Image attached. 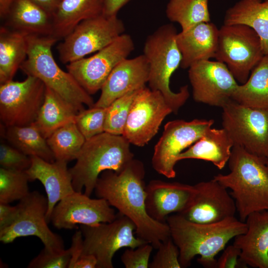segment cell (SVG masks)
Instances as JSON below:
<instances>
[{
  "label": "cell",
  "mask_w": 268,
  "mask_h": 268,
  "mask_svg": "<svg viewBox=\"0 0 268 268\" xmlns=\"http://www.w3.org/2000/svg\"><path fill=\"white\" fill-rule=\"evenodd\" d=\"M0 85V119L4 126H25L34 123L43 103L46 85L38 78L27 75Z\"/></svg>",
  "instance_id": "cell-11"
},
{
  "label": "cell",
  "mask_w": 268,
  "mask_h": 268,
  "mask_svg": "<svg viewBox=\"0 0 268 268\" xmlns=\"http://www.w3.org/2000/svg\"><path fill=\"white\" fill-rule=\"evenodd\" d=\"M149 65L144 55L125 59L111 71L93 106L106 108L114 100L131 91L139 90L148 83Z\"/></svg>",
  "instance_id": "cell-19"
},
{
  "label": "cell",
  "mask_w": 268,
  "mask_h": 268,
  "mask_svg": "<svg viewBox=\"0 0 268 268\" xmlns=\"http://www.w3.org/2000/svg\"><path fill=\"white\" fill-rule=\"evenodd\" d=\"M214 123L213 120H176L167 123L155 145L151 163L159 174L168 178L176 176L175 167L179 155L200 139Z\"/></svg>",
  "instance_id": "cell-13"
},
{
  "label": "cell",
  "mask_w": 268,
  "mask_h": 268,
  "mask_svg": "<svg viewBox=\"0 0 268 268\" xmlns=\"http://www.w3.org/2000/svg\"><path fill=\"white\" fill-rule=\"evenodd\" d=\"M134 159L130 142L122 135L102 133L85 140L69 169L74 190L90 197L104 171H123Z\"/></svg>",
  "instance_id": "cell-4"
},
{
  "label": "cell",
  "mask_w": 268,
  "mask_h": 268,
  "mask_svg": "<svg viewBox=\"0 0 268 268\" xmlns=\"http://www.w3.org/2000/svg\"><path fill=\"white\" fill-rule=\"evenodd\" d=\"M135 229L134 223L119 212L110 222L95 226L80 225L83 237L81 255L94 256L96 268H113V258L120 249L136 248L148 243L134 235Z\"/></svg>",
  "instance_id": "cell-8"
},
{
  "label": "cell",
  "mask_w": 268,
  "mask_h": 268,
  "mask_svg": "<svg viewBox=\"0 0 268 268\" xmlns=\"http://www.w3.org/2000/svg\"><path fill=\"white\" fill-rule=\"evenodd\" d=\"M51 15L57 9L61 0H31Z\"/></svg>",
  "instance_id": "cell-45"
},
{
  "label": "cell",
  "mask_w": 268,
  "mask_h": 268,
  "mask_svg": "<svg viewBox=\"0 0 268 268\" xmlns=\"http://www.w3.org/2000/svg\"><path fill=\"white\" fill-rule=\"evenodd\" d=\"M149 265L150 268H180L179 250L170 237L163 241Z\"/></svg>",
  "instance_id": "cell-38"
},
{
  "label": "cell",
  "mask_w": 268,
  "mask_h": 268,
  "mask_svg": "<svg viewBox=\"0 0 268 268\" xmlns=\"http://www.w3.org/2000/svg\"><path fill=\"white\" fill-rule=\"evenodd\" d=\"M25 171L0 168V203L20 201L30 192Z\"/></svg>",
  "instance_id": "cell-34"
},
{
  "label": "cell",
  "mask_w": 268,
  "mask_h": 268,
  "mask_svg": "<svg viewBox=\"0 0 268 268\" xmlns=\"http://www.w3.org/2000/svg\"><path fill=\"white\" fill-rule=\"evenodd\" d=\"M209 0H170L166 8L168 19L186 31L203 22L211 21Z\"/></svg>",
  "instance_id": "cell-32"
},
{
  "label": "cell",
  "mask_w": 268,
  "mask_h": 268,
  "mask_svg": "<svg viewBox=\"0 0 268 268\" xmlns=\"http://www.w3.org/2000/svg\"><path fill=\"white\" fill-rule=\"evenodd\" d=\"M17 213V207L8 203H0V231L10 226L15 220Z\"/></svg>",
  "instance_id": "cell-42"
},
{
  "label": "cell",
  "mask_w": 268,
  "mask_h": 268,
  "mask_svg": "<svg viewBox=\"0 0 268 268\" xmlns=\"http://www.w3.org/2000/svg\"><path fill=\"white\" fill-rule=\"evenodd\" d=\"M125 25L117 15L103 14L82 21L58 47L59 59L67 64L97 52L124 33Z\"/></svg>",
  "instance_id": "cell-9"
},
{
  "label": "cell",
  "mask_w": 268,
  "mask_h": 268,
  "mask_svg": "<svg viewBox=\"0 0 268 268\" xmlns=\"http://www.w3.org/2000/svg\"><path fill=\"white\" fill-rule=\"evenodd\" d=\"M46 140L55 159L67 162L76 160L86 140L75 122L58 129Z\"/></svg>",
  "instance_id": "cell-33"
},
{
  "label": "cell",
  "mask_w": 268,
  "mask_h": 268,
  "mask_svg": "<svg viewBox=\"0 0 268 268\" xmlns=\"http://www.w3.org/2000/svg\"><path fill=\"white\" fill-rule=\"evenodd\" d=\"M173 113L158 91L145 86L137 91L123 136L137 146H143L158 133L165 117Z\"/></svg>",
  "instance_id": "cell-15"
},
{
  "label": "cell",
  "mask_w": 268,
  "mask_h": 268,
  "mask_svg": "<svg viewBox=\"0 0 268 268\" xmlns=\"http://www.w3.org/2000/svg\"><path fill=\"white\" fill-rule=\"evenodd\" d=\"M104 0H61L53 14V36L63 39L83 20L102 14Z\"/></svg>",
  "instance_id": "cell-26"
},
{
  "label": "cell",
  "mask_w": 268,
  "mask_h": 268,
  "mask_svg": "<svg viewBox=\"0 0 268 268\" xmlns=\"http://www.w3.org/2000/svg\"><path fill=\"white\" fill-rule=\"evenodd\" d=\"M266 165H267V169H268V158L267 159Z\"/></svg>",
  "instance_id": "cell-47"
},
{
  "label": "cell",
  "mask_w": 268,
  "mask_h": 268,
  "mask_svg": "<svg viewBox=\"0 0 268 268\" xmlns=\"http://www.w3.org/2000/svg\"><path fill=\"white\" fill-rule=\"evenodd\" d=\"M232 99L247 107L268 109V55L253 69L246 82L238 84Z\"/></svg>",
  "instance_id": "cell-30"
},
{
  "label": "cell",
  "mask_w": 268,
  "mask_h": 268,
  "mask_svg": "<svg viewBox=\"0 0 268 268\" xmlns=\"http://www.w3.org/2000/svg\"><path fill=\"white\" fill-rule=\"evenodd\" d=\"M107 107L93 106L79 112L75 123L85 139L105 132Z\"/></svg>",
  "instance_id": "cell-36"
},
{
  "label": "cell",
  "mask_w": 268,
  "mask_h": 268,
  "mask_svg": "<svg viewBox=\"0 0 268 268\" xmlns=\"http://www.w3.org/2000/svg\"><path fill=\"white\" fill-rule=\"evenodd\" d=\"M145 205L153 219L166 222L167 217L187 206L195 191L194 185L152 180L146 185Z\"/></svg>",
  "instance_id": "cell-20"
},
{
  "label": "cell",
  "mask_w": 268,
  "mask_h": 268,
  "mask_svg": "<svg viewBox=\"0 0 268 268\" xmlns=\"http://www.w3.org/2000/svg\"><path fill=\"white\" fill-rule=\"evenodd\" d=\"M1 131L2 136L9 144L25 154L37 156L50 162L56 160L46 139L33 124L7 127L2 125Z\"/></svg>",
  "instance_id": "cell-31"
},
{
  "label": "cell",
  "mask_w": 268,
  "mask_h": 268,
  "mask_svg": "<svg viewBox=\"0 0 268 268\" xmlns=\"http://www.w3.org/2000/svg\"><path fill=\"white\" fill-rule=\"evenodd\" d=\"M195 191L180 215L198 223H213L235 216V202L227 189L213 179L194 185Z\"/></svg>",
  "instance_id": "cell-18"
},
{
  "label": "cell",
  "mask_w": 268,
  "mask_h": 268,
  "mask_svg": "<svg viewBox=\"0 0 268 268\" xmlns=\"http://www.w3.org/2000/svg\"><path fill=\"white\" fill-rule=\"evenodd\" d=\"M77 113L68 102L46 86L43 103L36 121L32 124L47 139L58 129L75 122Z\"/></svg>",
  "instance_id": "cell-28"
},
{
  "label": "cell",
  "mask_w": 268,
  "mask_h": 268,
  "mask_svg": "<svg viewBox=\"0 0 268 268\" xmlns=\"http://www.w3.org/2000/svg\"><path fill=\"white\" fill-rule=\"evenodd\" d=\"M26 35L5 25L0 28V84L12 80L27 56Z\"/></svg>",
  "instance_id": "cell-29"
},
{
  "label": "cell",
  "mask_w": 268,
  "mask_h": 268,
  "mask_svg": "<svg viewBox=\"0 0 268 268\" xmlns=\"http://www.w3.org/2000/svg\"><path fill=\"white\" fill-rule=\"evenodd\" d=\"M245 268L248 266L241 258V250L233 244L225 248L217 260L216 268Z\"/></svg>",
  "instance_id": "cell-41"
},
{
  "label": "cell",
  "mask_w": 268,
  "mask_h": 268,
  "mask_svg": "<svg viewBox=\"0 0 268 268\" xmlns=\"http://www.w3.org/2000/svg\"><path fill=\"white\" fill-rule=\"evenodd\" d=\"M134 49L132 37L123 33L93 56L68 63L66 68L88 94H94L101 90L115 67Z\"/></svg>",
  "instance_id": "cell-14"
},
{
  "label": "cell",
  "mask_w": 268,
  "mask_h": 268,
  "mask_svg": "<svg viewBox=\"0 0 268 268\" xmlns=\"http://www.w3.org/2000/svg\"><path fill=\"white\" fill-rule=\"evenodd\" d=\"M138 91L127 93L107 107L105 132L123 135L132 104Z\"/></svg>",
  "instance_id": "cell-35"
},
{
  "label": "cell",
  "mask_w": 268,
  "mask_h": 268,
  "mask_svg": "<svg viewBox=\"0 0 268 268\" xmlns=\"http://www.w3.org/2000/svg\"><path fill=\"white\" fill-rule=\"evenodd\" d=\"M188 76L195 101L221 108L239 84L226 65L217 61L195 63L188 68Z\"/></svg>",
  "instance_id": "cell-16"
},
{
  "label": "cell",
  "mask_w": 268,
  "mask_h": 268,
  "mask_svg": "<svg viewBox=\"0 0 268 268\" xmlns=\"http://www.w3.org/2000/svg\"><path fill=\"white\" fill-rule=\"evenodd\" d=\"M153 248L149 243L136 248H128L121 256L122 263L126 268H149V260Z\"/></svg>",
  "instance_id": "cell-40"
},
{
  "label": "cell",
  "mask_w": 268,
  "mask_h": 268,
  "mask_svg": "<svg viewBox=\"0 0 268 268\" xmlns=\"http://www.w3.org/2000/svg\"><path fill=\"white\" fill-rule=\"evenodd\" d=\"M170 236L180 252L182 268L191 265L197 255V262L206 268H216L215 256L223 250L232 238L245 233V222L235 216L213 223H198L189 221L178 213L166 219Z\"/></svg>",
  "instance_id": "cell-2"
},
{
  "label": "cell",
  "mask_w": 268,
  "mask_h": 268,
  "mask_svg": "<svg viewBox=\"0 0 268 268\" xmlns=\"http://www.w3.org/2000/svg\"><path fill=\"white\" fill-rule=\"evenodd\" d=\"M14 0H0V16L5 18Z\"/></svg>",
  "instance_id": "cell-46"
},
{
  "label": "cell",
  "mask_w": 268,
  "mask_h": 268,
  "mask_svg": "<svg viewBox=\"0 0 268 268\" xmlns=\"http://www.w3.org/2000/svg\"><path fill=\"white\" fill-rule=\"evenodd\" d=\"M30 158V166L25 172L30 181L39 180L45 188L48 200L46 219L49 223L56 205L75 192L72 176L66 161L56 160L50 162L37 156Z\"/></svg>",
  "instance_id": "cell-21"
},
{
  "label": "cell",
  "mask_w": 268,
  "mask_h": 268,
  "mask_svg": "<svg viewBox=\"0 0 268 268\" xmlns=\"http://www.w3.org/2000/svg\"><path fill=\"white\" fill-rule=\"evenodd\" d=\"M267 159L234 144L228 161L230 172L213 179L227 189L235 201L240 220L245 222L255 211L268 210V170Z\"/></svg>",
  "instance_id": "cell-3"
},
{
  "label": "cell",
  "mask_w": 268,
  "mask_h": 268,
  "mask_svg": "<svg viewBox=\"0 0 268 268\" xmlns=\"http://www.w3.org/2000/svg\"><path fill=\"white\" fill-rule=\"evenodd\" d=\"M97 260L90 255H82L70 268H96Z\"/></svg>",
  "instance_id": "cell-44"
},
{
  "label": "cell",
  "mask_w": 268,
  "mask_h": 268,
  "mask_svg": "<svg viewBox=\"0 0 268 268\" xmlns=\"http://www.w3.org/2000/svg\"><path fill=\"white\" fill-rule=\"evenodd\" d=\"M31 158L10 144L1 141L0 144V167L25 171L30 166Z\"/></svg>",
  "instance_id": "cell-39"
},
{
  "label": "cell",
  "mask_w": 268,
  "mask_h": 268,
  "mask_svg": "<svg viewBox=\"0 0 268 268\" xmlns=\"http://www.w3.org/2000/svg\"><path fill=\"white\" fill-rule=\"evenodd\" d=\"M17 213L13 223L0 231V241L13 242L21 237L33 236L39 238L44 248L52 251L65 249L62 238L48 226L46 214L48 200L38 191L30 192L16 205Z\"/></svg>",
  "instance_id": "cell-12"
},
{
  "label": "cell",
  "mask_w": 268,
  "mask_h": 268,
  "mask_svg": "<svg viewBox=\"0 0 268 268\" xmlns=\"http://www.w3.org/2000/svg\"><path fill=\"white\" fill-rule=\"evenodd\" d=\"M234 141L224 128H209L204 134L186 150L181 153L178 161L196 159L211 162L222 169L230 157Z\"/></svg>",
  "instance_id": "cell-25"
},
{
  "label": "cell",
  "mask_w": 268,
  "mask_h": 268,
  "mask_svg": "<svg viewBox=\"0 0 268 268\" xmlns=\"http://www.w3.org/2000/svg\"><path fill=\"white\" fill-rule=\"evenodd\" d=\"M27 56L20 68L27 75L40 79L78 113L84 106H93L91 96L67 71L62 70L56 63L52 52L58 41L53 35H26Z\"/></svg>",
  "instance_id": "cell-5"
},
{
  "label": "cell",
  "mask_w": 268,
  "mask_h": 268,
  "mask_svg": "<svg viewBox=\"0 0 268 268\" xmlns=\"http://www.w3.org/2000/svg\"><path fill=\"white\" fill-rule=\"evenodd\" d=\"M219 29L213 23L203 22L176 35V43L182 56L180 67L189 68L196 63L215 58Z\"/></svg>",
  "instance_id": "cell-23"
},
{
  "label": "cell",
  "mask_w": 268,
  "mask_h": 268,
  "mask_svg": "<svg viewBox=\"0 0 268 268\" xmlns=\"http://www.w3.org/2000/svg\"><path fill=\"white\" fill-rule=\"evenodd\" d=\"M177 33L172 24L160 26L147 36L143 50V55L149 65V88L161 93L175 114L184 105L190 95L187 85L182 86L176 92L170 88L171 76L180 67L182 60L176 43Z\"/></svg>",
  "instance_id": "cell-6"
},
{
  "label": "cell",
  "mask_w": 268,
  "mask_h": 268,
  "mask_svg": "<svg viewBox=\"0 0 268 268\" xmlns=\"http://www.w3.org/2000/svg\"><path fill=\"white\" fill-rule=\"evenodd\" d=\"M243 24L259 36L265 55H268V0H240L226 11L224 24Z\"/></svg>",
  "instance_id": "cell-27"
},
{
  "label": "cell",
  "mask_w": 268,
  "mask_h": 268,
  "mask_svg": "<svg viewBox=\"0 0 268 268\" xmlns=\"http://www.w3.org/2000/svg\"><path fill=\"white\" fill-rule=\"evenodd\" d=\"M72 251L70 247L60 251H52L44 248L29 263V268H68Z\"/></svg>",
  "instance_id": "cell-37"
},
{
  "label": "cell",
  "mask_w": 268,
  "mask_h": 268,
  "mask_svg": "<svg viewBox=\"0 0 268 268\" xmlns=\"http://www.w3.org/2000/svg\"><path fill=\"white\" fill-rule=\"evenodd\" d=\"M5 26L25 35H53V16L31 0H14Z\"/></svg>",
  "instance_id": "cell-24"
},
{
  "label": "cell",
  "mask_w": 268,
  "mask_h": 268,
  "mask_svg": "<svg viewBox=\"0 0 268 268\" xmlns=\"http://www.w3.org/2000/svg\"><path fill=\"white\" fill-rule=\"evenodd\" d=\"M264 56L261 39L250 26L223 24L219 29L215 59L226 65L238 82H246Z\"/></svg>",
  "instance_id": "cell-7"
},
{
  "label": "cell",
  "mask_w": 268,
  "mask_h": 268,
  "mask_svg": "<svg viewBox=\"0 0 268 268\" xmlns=\"http://www.w3.org/2000/svg\"><path fill=\"white\" fill-rule=\"evenodd\" d=\"M245 222L246 231L236 236L233 244L247 266L268 268V210L252 212Z\"/></svg>",
  "instance_id": "cell-22"
},
{
  "label": "cell",
  "mask_w": 268,
  "mask_h": 268,
  "mask_svg": "<svg viewBox=\"0 0 268 268\" xmlns=\"http://www.w3.org/2000/svg\"><path fill=\"white\" fill-rule=\"evenodd\" d=\"M145 170L142 163L134 159L121 172L103 171L99 176L94 190L98 198L106 200L119 213L135 224V234L157 249L171 237L167 222L153 219L145 205Z\"/></svg>",
  "instance_id": "cell-1"
},
{
  "label": "cell",
  "mask_w": 268,
  "mask_h": 268,
  "mask_svg": "<svg viewBox=\"0 0 268 268\" xmlns=\"http://www.w3.org/2000/svg\"><path fill=\"white\" fill-rule=\"evenodd\" d=\"M131 0H104L102 14L111 16L117 15L118 12Z\"/></svg>",
  "instance_id": "cell-43"
},
{
  "label": "cell",
  "mask_w": 268,
  "mask_h": 268,
  "mask_svg": "<svg viewBox=\"0 0 268 268\" xmlns=\"http://www.w3.org/2000/svg\"><path fill=\"white\" fill-rule=\"evenodd\" d=\"M222 125L234 144L258 156L268 158V109L245 106L233 99L221 108Z\"/></svg>",
  "instance_id": "cell-10"
},
{
  "label": "cell",
  "mask_w": 268,
  "mask_h": 268,
  "mask_svg": "<svg viewBox=\"0 0 268 268\" xmlns=\"http://www.w3.org/2000/svg\"><path fill=\"white\" fill-rule=\"evenodd\" d=\"M117 214L104 199H92L74 192L61 200L54 207L50 222L58 229H71L77 224L95 226L113 221Z\"/></svg>",
  "instance_id": "cell-17"
}]
</instances>
